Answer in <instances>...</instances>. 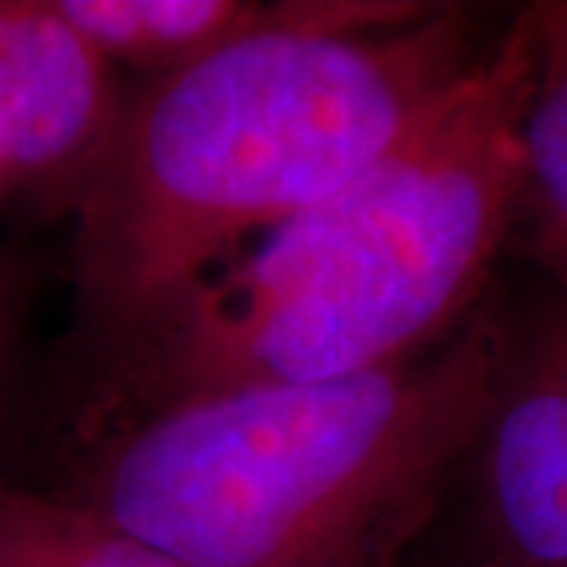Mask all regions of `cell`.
I'll return each mask as SVG.
<instances>
[{
  "label": "cell",
  "instance_id": "1",
  "mask_svg": "<svg viewBox=\"0 0 567 567\" xmlns=\"http://www.w3.org/2000/svg\"><path fill=\"white\" fill-rule=\"evenodd\" d=\"M476 58L464 7L293 0L162 73L80 189L85 297L136 334L252 234L357 181Z\"/></svg>",
  "mask_w": 567,
  "mask_h": 567
},
{
  "label": "cell",
  "instance_id": "2",
  "mask_svg": "<svg viewBox=\"0 0 567 567\" xmlns=\"http://www.w3.org/2000/svg\"><path fill=\"white\" fill-rule=\"evenodd\" d=\"M529 82L517 13L388 155L142 324L136 394L162 413L360 375L435 344L520 215Z\"/></svg>",
  "mask_w": 567,
  "mask_h": 567
},
{
  "label": "cell",
  "instance_id": "3",
  "mask_svg": "<svg viewBox=\"0 0 567 567\" xmlns=\"http://www.w3.org/2000/svg\"><path fill=\"white\" fill-rule=\"evenodd\" d=\"M511 344L480 319L372 372L162 410L107 461L95 511L177 567H401Z\"/></svg>",
  "mask_w": 567,
  "mask_h": 567
},
{
  "label": "cell",
  "instance_id": "4",
  "mask_svg": "<svg viewBox=\"0 0 567 567\" xmlns=\"http://www.w3.org/2000/svg\"><path fill=\"white\" fill-rule=\"evenodd\" d=\"M483 447L495 539L514 567H567V306L511 344Z\"/></svg>",
  "mask_w": 567,
  "mask_h": 567
},
{
  "label": "cell",
  "instance_id": "5",
  "mask_svg": "<svg viewBox=\"0 0 567 567\" xmlns=\"http://www.w3.org/2000/svg\"><path fill=\"white\" fill-rule=\"evenodd\" d=\"M117 117L107 58L58 3H0V167L85 186Z\"/></svg>",
  "mask_w": 567,
  "mask_h": 567
},
{
  "label": "cell",
  "instance_id": "6",
  "mask_svg": "<svg viewBox=\"0 0 567 567\" xmlns=\"http://www.w3.org/2000/svg\"><path fill=\"white\" fill-rule=\"evenodd\" d=\"M66 20L107 61L158 73L181 70L275 17L278 3L246 0H61Z\"/></svg>",
  "mask_w": 567,
  "mask_h": 567
},
{
  "label": "cell",
  "instance_id": "7",
  "mask_svg": "<svg viewBox=\"0 0 567 567\" xmlns=\"http://www.w3.org/2000/svg\"><path fill=\"white\" fill-rule=\"evenodd\" d=\"M533 82L524 117V199L536 252L567 281V0L524 10Z\"/></svg>",
  "mask_w": 567,
  "mask_h": 567
},
{
  "label": "cell",
  "instance_id": "8",
  "mask_svg": "<svg viewBox=\"0 0 567 567\" xmlns=\"http://www.w3.org/2000/svg\"><path fill=\"white\" fill-rule=\"evenodd\" d=\"M0 567H48L32 548L22 543L7 524V517L0 514Z\"/></svg>",
  "mask_w": 567,
  "mask_h": 567
}]
</instances>
